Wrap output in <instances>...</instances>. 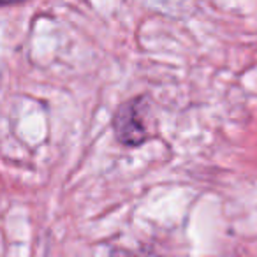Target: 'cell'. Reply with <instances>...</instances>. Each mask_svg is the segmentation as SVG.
<instances>
[{
	"label": "cell",
	"mask_w": 257,
	"mask_h": 257,
	"mask_svg": "<svg viewBox=\"0 0 257 257\" xmlns=\"http://www.w3.org/2000/svg\"><path fill=\"white\" fill-rule=\"evenodd\" d=\"M113 127L120 143L127 145V147H138V145L145 143V140L150 136L147 125L145 100L138 97L131 102H125L116 111Z\"/></svg>",
	"instance_id": "obj_1"
},
{
	"label": "cell",
	"mask_w": 257,
	"mask_h": 257,
	"mask_svg": "<svg viewBox=\"0 0 257 257\" xmlns=\"http://www.w3.org/2000/svg\"><path fill=\"white\" fill-rule=\"evenodd\" d=\"M118 257H133V255H128V253H127V255H118Z\"/></svg>",
	"instance_id": "obj_2"
}]
</instances>
